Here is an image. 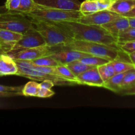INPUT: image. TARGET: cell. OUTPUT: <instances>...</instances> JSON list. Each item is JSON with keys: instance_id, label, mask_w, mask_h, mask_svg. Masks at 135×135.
I'll list each match as a JSON object with an SVG mask.
<instances>
[{"instance_id": "obj_1", "label": "cell", "mask_w": 135, "mask_h": 135, "mask_svg": "<svg viewBox=\"0 0 135 135\" xmlns=\"http://www.w3.org/2000/svg\"><path fill=\"white\" fill-rule=\"evenodd\" d=\"M68 32L74 40L96 42L120 49L117 40L101 25H86L77 21L58 22Z\"/></svg>"}, {"instance_id": "obj_2", "label": "cell", "mask_w": 135, "mask_h": 135, "mask_svg": "<svg viewBox=\"0 0 135 135\" xmlns=\"http://www.w3.org/2000/svg\"><path fill=\"white\" fill-rule=\"evenodd\" d=\"M31 19L33 26L39 32L46 44L50 47H62L73 40L68 32L58 23L42 20Z\"/></svg>"}, {"instance_id": "obj_3", "label": "cell", "mask_w": 135, "mask_h": 135, "mask_svg": "<svg viewBox=\"0 0 135 135\" xmlns=\"http://www.w3.org/2000/svg\"><path fill=\"white\" fill-rule=\"evenodd\" d=\"M62 48L78 50L95 56L105 58L109 61L118 59L120 51L119 48L109 45L74 39L66 44Z\"/></svg>"}, {"instance_id": "obj_4", "label": "cell", "mask_w": 135, "mask_h": 135, "mask_svg": "<svg viewBox=\"0 0 135 135\" xmlns=\"http://www.w3.org/2000/svg\"><path fill=\"white\" fill-rule=\"evenodd\" d=\"M83 15L80 11H68L43 7L26 15L33 19L42 20L50 22H62L65 21H78Z\"/></svg>"}, {"instance_id": "obj_5", "label": "cell", "mask_w": 135, "mask_h": 135, "mask_svg": "<svg viewBox=\"0 0 135 135\" xmlns=\"http://www.w3.org/2000/svg\"><path fill=\"white\" fill-rule=\"evenodd\" d=\"M30 18L17 11H8L0 13V29L24 33L33 27Z\"/></svg>"}, {"instance_id": "obj_6", "label": "cell", "mask_w": 135, "mask_h": 135, "mask_svg": "<svg viewBox=\"0 0 135 135\" xmlns=\"http://www.w3.org/2000/svg\"><path fill=\"white\" fill-rule=\"evenodd\" d=\"M18 72L17 76H22V77L27 78L31 80H34L36 81H43L44 80H51L54 82L55 86H72L77 84L74 82L62 79L58 76L54 75H49L45 73L39 71L34 69L27 68V67L18 66Z\"/></svg>"}, {"instance_id": "obj_7", "label": "cell", "mask_w": 135, "mask_h": 135, "mask_svg": "<svg viewBox=\"0 0 135 135\" xmlns=\"http://www.w3.org/2000/svg\"><path fill=\"white\" fill-rule=\"evenodd\" d=\"M45 45H46V42L41 34L34 26H33L26 32L22 33L21 39L13 46L10 52L8 54H12L25 49L45 46Z\"/></svg>"}, {"instance_id": "obj_8", "label": "cell", "mask_w": 135, "mask_h": 135, "mask_svg": "<svg viewBox=\"0 0 135 135\" xmlns=\"http://www.w3.org/2000/svg\"><path fill=\"white\" fill-rule=\"evenodd\" d=\"M52 48V47L45 45V46L25 49V50L8 54H9L14 60H24L31 61L38 58L50 55L54 51Z\"/></svg>"}, {"instance_id": "obj_9", "label": "cell", "mask_w": 135, "mask_h": 135, "mask_svg": "<svg viewBox=\"0 0 135 135\" xmlns=\"http://www.w3.org/2000/svg\"><path fill=\"white\" fill-rule=\"evenodd\" d=\"M120 15L109 10L99 11L91 14L82 15L77 22L86 25H103L120 17Z\"/></svg>"}, {"instance_id": "obj_10", "label": "cell", "mask_w": 135, "mask_h": 135, "mask_svg": "<svg viewBox=\"0 0 135 135\" xmlns=\"http://www.w3.org/2000/svg\"><path fill=\"white\" fill-rule=\"evenodd\" d=\"M50 55L58 61L61 65H66L70 62L80 60L82 58L91 55L78 50L62 48V50L59 51H54Z\"/></svg>"}, {"instance_id": "obj_11", "label": "cell", "mask_w": 135, "mask_h": 135, "mask_svg": "<svg viewBox=\"0 0 135 135\" xmlns=\"http://www.w3.org/2000/svg\"><path fill=\"white\" fill-rule=\"evenodd\" d=\"M39 5L47 8L68 11H79L81 3L78 0H34Z\"/></svg>"}, {"instance_id": "obj_12", "label": "cell", "mask_w": 135, "mask_h": 135, "mask_svg": "<svg viewBox=\"0 0 135 135\" xmlns=\"http://www.w3.org/2000/svg\"><path fill=\"white\" fill-rule=\"evenodd\" d=\"M79 84H86L91 86L103 87L104 82L101 79L97 67H93L77 76Z\"/></svg>"}, {"instance_id": "obj_13", "label": "cell", "mask_w": 135, "mask_h": 135, "mask_svg": "<svg viewBox=\"0 0 135 135\" xmlns=\"http://www.w3.org/2000/svg\"><path fill=\"white\" fill-rule=\"evenodd\" d=\"M22 36V33L0 29V48L4 53L8 54Z\"/></svg>"}, {"instance_id": "obj_14", "label": "cell", "mask_w": 135, "mask_h": 135, "mask_svg": "<svg viewBox=\"0 0 135 135\" xmlns=\"http://www.w3.org/2000/svg\"><path fill=\"white\" fill-rule=\"evenodd\" d=\"M18 72V67L15 61L8 54L0 55V76L6 75H16Z\"/></svg>"}, {"instance_id": "obj_15", "label": "cell", "mask_w": 135, "mask_h": 135, "mask_svg": "<svg viewBox=\"0 0 135 135\" xmlns=\"http://www.w3.org/2000/svg\"><path fill=\"white\" fill-rule=\"evenodd\" d=\"M101 26L111 35L116 38L118 35L122 31L129 27V22H128V17L120 15L116 19Z\"/></svg>"}, {"instance_id": "obj_16", "label": "cell", "mask_w": 135, "mask_h": 135, "mask_svg": "<svg viewBox=\"0 0 135 135\" xmlns=\"http://www.w3.org/2000/svg\"><path fill=\"white\" fill-rule=\"evenodd\" d=\"M134 7H135V0H115L109 11L123 15Z\"/></svg>"}, {"instance_id": "obj_17", "label": "cell", "mask_w": 135, "mask_h": 135, "mask_svg": "<svg viewBox=\"0 0 135 135\" xmlns=\"http://www.w3.org/2000/svg\"><path fill=\"white\" fill-rule=\"evenodd\" d=\"M127 72L115 74L112 77L110 78L106 82H105L103 88L108 89L112 92H114L115 93L118 94L120 92L122 81H123V78H124Z\"/></svg>"}, {"instance_id": "obj_18", "label": "cell", "mask_w": 135, "mask_h": 135, "mask_svg": "<svg viewBox=\"0 0 135 135\" xmlns=\"http://www.w3.org/2000/svg\"><path fill=\"white\" fill-rule=\"evenodd\" d=\"M43 7H44L37 4L34 0H20V6L17 12H19L26 15L37 9Z\"/></svg>"}, {"instance_id": "obj_19", "label": "cell", "mask_w": 135, "mask_h": 135, "mask_svg": "<svg viewBox=\"0 0 135 135\" xmlns=\"http://www.w3.org/2000/svg\"><path fill=\"white\" fill-rule=\"evenodd\" d=\"M66 65L68 67L69 69L71 71V73L76 77L78 75H80L81 73H82L85 72L87 70H89L93 67V66L88 65H86L85 63H82L79 60L74 61L68 63Z\"/></svg>"}, {"instance_id": "obj_20", "label": "cell", "mask_w": 135, "mask_h": 135, "mask_svg": "<svg viewBox=\"0 0 135 135\" xmlns=\"http://www.w3.org/2000/svg\"><path fill=\"white\" fill-rule=\"evenodd\" d=\"M116 40L118 46L123 44L126 42L135 41V28L130 26L127 28L118 35Z\"/></svg>"}, {"instance_id": "obj_21", "label": "cell", "mask_w": 135, "mask_h": 135, "mask_svg": "<svg viewBox=\"0 0 135 135\" xmlns=\"http://www.w3.org/2000/svg\"><path fill=\"white\" fill-rule=\"evenodd\" d=\"M98 71H99L100 76L103 79V82H106L107 80L112 77L115 74V69L112 61H109L102 65L98 66Z\"/></svg>"}, {"instance_id": "obj_22", "label": "cell", "mask_w": 135, "mask_h": 135, "mask_svg": "<svg viewBox=\"0 0 135 135\" xmlns=\"http://www.w3.org/2000/svg\"><path fill=\"white\" fill-rule=\"evenodd\" d=\"M135 87V67L129 70L124 75L120 86L121 90H128ZM119 94V93H118Z\"/></svg>"}, {"instance_id": "obj_23", "label": "cell", "mask_w": 135, "mask_h": 135, "mask_svg": "<svg viewBox=\"0 0 135 135\" xmlns=\"http://www.w3.org/2000/svg\"><path fill=\"white\" fill-rule=\"evenodd\" d=\"M79 11L83 14V15L91 14V13L99 11L97 1L96 0H86L83 1L81 3Z\"/></svg>"}, {"instance_id": "obj_24", "label": "cell", "mask_w": 135, "mask_h": 135, "mask_svg": "<svg viewBox=\"0 0 135 135\" xmlns=\"http://www.w3.org/2000/svg\"><path fill=\"white\" fill-rule=\"evenodd\" d=\"M31 62L35 65L40 66V67H57L61 65L58 61L56 60L50 55L34 59L31 61Z\"/></svg>"}, {"instance_id": "obj_25", "label": "cell", "mask_w": 135, "mask_h": 135, "mask_svg": "<svg viewBox=\"0 0 135 135\" xmlns=\"http://www.w3.org/2000/svg\"><path fill=\"white\" fill-rule=\"evenodd\" d=\"M111 61H112L114 69H115V74L127 72V71H129V70L134 69L135 67L134 65L131 63L130 61H123L119 60V58L115 59V60Z\"/></svg>"}, {"instance_id": "obj_26", "label": "cell", "mask_w": 135, "mask_h": 135, "mask_svg": "<svg viewBox=\"0 0 135 135\" xmlns=\"http://www.w3.org/2000/svg\"><path fill=\"white\" fill-rule=\"evenodd\" d=\"M79 61H81L82 63H85V64L93 66V67H98V66L102 65H104L108 62L111 61L107 60L105 58L92 55L82 58Z\"/></svg>"}, {"instance_id": "obj_27", "label": "cell", "mask_w": 135, "mask_h": 135, "mask_svg": "<svg viewBox=\"0 0 135 135\" xmlns=\"http://www.w3.org/2000/svg\"><path fill=\"white\" fill-rule=\"evenodd\" d=\"M39 83L36 81H29L22 88V95L25 96H34L37 97Z\"/></svg>"}, {"instance_id": "obj_28", "label": "cell", "mask_w": 135, "mask_h": 135, "mask_svg": "<svg viewBox=\"0 0 135 135\" xmlns=\"http://www.w3.org/2000/svg\"><path fill=\"white\" fill-rule=\"evenodd\" d=\"M56 68L62 77L64 78L65 79L70 80V81L74 82L77 84H79L76 76L71 73V71L69 69L68 67L66 65H60L57 66Z\"/></svg>"}, {"instance_id": "obj_29", "label": "cell", "mask_w": 135, "mask_h": 135, "mask_svg": "<svg viewBox=\"0 0 135 135\" xmlns=\"http://www.w3.org/2000/svg\"><path fill=\"white\" fill-rule=\"evenodd\" d=\"M22 88H23V86H9L0 84V92H13V93L19 94L20 96H23L22 95Z\"/></svg>"}, {"instance_id": "obj_30", "label": "cell", "mask_w": 135, "mask_h": 135, "mask_svg": "<svg viewBox=\"0 0 135 135\" xmlns=\"http://www.w3.org/2000/svg\"><path fill=\"white\" fill-rule=\"evenodd\" d=\"M122 52L124 53L127 55L135 52V41L126 42L123 44L119 46Z\"/></svg>"}, {"instance_id": "obj_31", "label": "cell", "mask_w": 135, "mask_h": 135, "mask_svg": "<svg viewBox=\"0 0 135 135\" xmlns=\"http://www.w3.org/2000/svg\"><path fill=\"white\" fill-rule=\"evenodd\" d=\"M20 6V0H6L5 7L8 11H17Z\"/></svg>"}, {"instance_id": "obj_32", "label": "cell", "mask_w": 135, "mask_h": 135, "mask_svg": "<svg viewBox=\"0 0 135 135\" xmlns=\"http://www.w3.org/2000/svg\"><path fill=\"white\" fill-rule=\"evenodd\" d=\"M54 94L55 92L52 90L51 89H48V88L39 86L38 88L37 97L41 98H46L51 97L53 95H54Z\"/></svg>"}, {"instance_id": "obj_33", "label": "cell", "mask_w": 135, "mask_h": 135, "mask_svg": "<svg viewBox=\"0 0 135 135\" xmlns=\"http://www.w3.org/2000/svg\"><path fill=\"white\" fill-rule=\"evenodd\" d=\"M99 11L109 10L115 0H96Z\"/></svg>"}, {"instance_id": "obj_34", "label": "cell", "mask_w": 135, "mask_h": 135, "mask_svg": "<svg viewBox=\"0 0 135 135\" xmlns=\"http://www.w3.org/2000/svg\"><path fill=\"white\" fill-rule=\"evenodd\" d=\"M54 86H55V84L54 82L51 80H44L39 83V86L48 88V89H51Z\"/></svg>"}, {"instance_id": "obj_35", "label": "cell", "mask_w": 135, "mask_h": 135, "mask_svg": "<svg viewBox=\"0 0 135 135\" xmlns=\"http://www.w3.org/2000/svg\"><path fill=\"white\" fill-rule=\"evenodd\" d=\"M119 94L121 95H135V87L128 90H121Z\"/></svg>"}, {"instance_id": "obj_36", "label": "cell", "mask_w": 135, "mask_h": 135, "mask_svg": "<svg viewBox=\"0 0 135 135\" xmlns=\"http://www.w3.org/2000/svg\"><path fill=\"white\" fill-rule=\"evenodd\" d=\"M20 96L17 93H13V92H0V98L5 97H13V96Z\"/></svg>"}, {"instance_id": "obj_37", "label": "cell", "mask_w": 135, "mask_h": 135, "mask_svg": "<svg viewBox=\"0 0 135 135\" xmlns=\"http://www.w3.org/2000/svg\"><path fill=\"white\" fill-rule=\"evenodd\" d=\"M121 16L126 17H135V7H134L133 9L131 11H130L129 12H128V13H125V14Z\"/></svg>"}, {"instance_id": "obj_38", "label": "cell", "mask_w": 135, "mask_h": 135, "mask_svg": "<svg viewBox=\"0 0 135 135\" xmlns=\"http://www.w3.org/2000/svg\"><path fill=\"white\" fill-rule=\"evenodd\" d=\"M130 27L135 28V17H128Z\"/></svg>"}, {"instance_id": "obj_39", "label": "cell", "mask_w": 135, "mask_h": 135, "mask_svg": "<svg viewBox=\"0 0 135 135\" xmlns=\"http://www.w3.org/2000/svg\"><path fill=\"white\" fill-rule=\"evenodd\" d=\"M128 55V57H129L130 61L131 63H133L135 65V52L131 53V54H128V55Z\"/></svg>"}, {"instance_id": "obj_40", "label": "cell", "mask_w": 135, "mask_h": 135, "mask_svg": "<svg viewBox=\"0 0 135 135\" xmlns=\"http://www.w3.org/2000/svg\"><path fill=\"white\" fill-rule=\"evenodd\" d=\"M6 11H7V9L6 8H5V5H4V6L0 7V13H4V12H6Z\"/></svg>"}, {"instance_id": "obj_41", "label": "cell", "mask_w": 135, "mask_h": 135, "mask_svg": "<svg viewBox=\"0 0 135 135\" xmlns=\"http://www.w3.org/2000/svg\"><path fill=\"white\" fill-rule=\"evenodd\" d=\"M4 54V52H3V51H2V50H0V55H1V54Z\"/></svg>"}, {"instance_id": "obj_42", "label": "cell", "mask_w": 135, "mask_h": 135, "mask_svg": "<svg viewBox=\"0 0 135 135\" xmlns=\"http://www.w3.org/2000/svg\"><path fill=\"white\" fill-rule=\"evenodd\" d=\"M0 50H1V48H0Z\"/></svg>"}]
</instances>
